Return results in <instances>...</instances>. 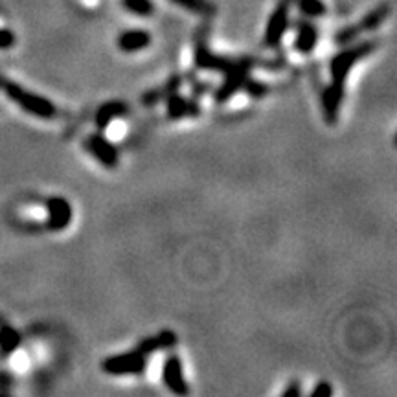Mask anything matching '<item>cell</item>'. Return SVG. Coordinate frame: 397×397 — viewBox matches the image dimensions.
Wrapping results in <instances>:
<instances>
[{
    "label": "cell",
    "mask_w": 397,
    "mask_h": 397,
    "mask_svg": "<svg viewBox=\"0 0 397 397\" xmlns=\"http://www.w3.org/2000/svg\"><path fill=\"white\" fill-rule=\"evenodd\" d=\"M10 92L13 98L19 99V104L26 108V111L37 114V116H41V118H50V116L56 114V107H54L48 99L33 96V94H24L22 90H19V87H10Z\"/></svg>",
    "instance_id": "cell-8"
},
{
    "label": "cell",
    "mask_w": 397,
    "mask_h": 397,
    "mask_svg": "<svg viewBox=\"0 0 397 397\" xmlns=\"http://www.w3.org/2000/svg\"><path fill=\"white\" fill-rule=\"evenodd\" d=\"M171 2L182 6L186 10L199 11V13H208L210 11V4H208L206 0H171Z\"/></svg>",
    "instance_id": "cell-15"
},
{
    "label": "cell",
    "mask_w": 397,
    "mask_h": 397,
    "mask_svg": "<svg viewBox=\"0 0 397 397\" xmlns=\"http://www.w3.org/2000/svg\"><path fill=\"white\" fill-rule=\"evenodd\" d=\"M287 28H289V2H282L276 6V10L273 11V15L267 22V30L264 35L265 47H278Z\"/></svg>",
    "instance_id": "cell-4"
},
{
    "label": "cell",
    "mask_w": 397,
    "mask_h": 397,
    "mask_svg": "<svg viewBox=\"0 0 397 397\" xmlns=\"http://www.w3.org/2000/svg\"><path fill=\"white\" fill-rule=\"evenodd\" d=\"M199 113V107H197L195 102H188V99L177 96V94H171L170 99H168V114H170L173 120H179L182 116H188V114H197Z\"/></svg>",
    "instance_id": "cell-12"
},
{
    "label": "cell",
    "mask_w": 397,
    "mask_h": 397,
    "mask_svg": "<svg viewBox=\"0 0 397 397\" xmlns=\"http://www.w3.org/2000/svg\"><path fill=\"white\" fill-rule=\"evenodd\" d=\"M388 15H390V6L388 4L379 6V8H375L373 11H370V13L357 24V26L344 28V31H342L341 35H337V41L342 42V44H348V42H351L357 35H361L364 31H371L375 30L377 26H381L382 22L387 21Z\"/></svg>",
    "instance_id": "cell-3"
},
{
    "label": "cell",
    "mask_w": 397,
    "mask_h": 397,
    "mask_svg": "<svg viewBox=\"0 0 397 397\" xmlns=\"http://www.w3.org/2000/svg\"><path fill=\"white\" fill-rule=\"evenodd\" d=\"M333 394V388L330 387V382H318L313 390H311V396L313 397H330Z\"/></svg>",
    "instance_id": "cell-16"
},
{
    "label": "cell",
    "mask_w": 397,
    "mask_h": 397,
    "mask_svg": "<svg viewBox=\"0 0 397 397\" xmlns=\"http://www.w3.org/2000/svg\"><path fill=\"white\" fill-rule=\"evenodd\" d=\"M151 35L144 30H127L124 33H120L118 37V47L122 52L133 54L140 52L144 48L149 47Z\"/></svg>",
    "instance_id": "cell-9"
},
{
    "label": "cell",
    "mask_w": 397,
    "mask_h": 397,
    "mask_svg": "<svg viewBox=\"0 0 397 397\" xmlns=\"http://www.w3.org/2000/svg\"><path fill=\"white\" fill-rule=\"evenodd\" d=\"M104 370L113 375H129V373H142L145 368V355L138 350L124 353V355L108 357L104 361Z\"/></svg>",
    "instance_id": "cell-2"
},
{
    "label": "cell",
    "mask_w": 397,
    "mask_h": 397,
    "mask_svg": "<svg viewBox=\"0 0 397 397\" xmlns=\"http://www.w3.org/2000/svg\"><path fill=\"white\" fill-rule=\"evenodd\" d=\"M298 8L307 17H322L325 13V4L322 0H298Z\"/></svg>",
    "instance_id": "cell-14"
},
{
    "label": "cell",
    "mask_w": 397,
    "mask_h": 397,
    "mask_svg": "<svg viewBox=\"0 0 397 397\" xmlns=\"http://www.w3.org/2000/svg\"><path fill=\"white\" fill-rule=\"evenodd\" d=\"M127 113V107L122 102H108L99 107L98 114H96V124L99 129H105L111 122L118 120L120 116H124Z\"/></svg>",
    "instance_id": "cell-11"
},
{
    "label": "cell",
    "mask_w": 397,
    "mask_h": 397,
    "mask_svg": "<svg viewBox=\"0 0 397 397\" xmlns=\"http://www.w3.org/2000/svg\"><path fill=\"white\" fill-rule=\"evenodd\" d=\"M162 377H164L165 387L170 388L173 394L186 396V394L190 392L188 382H186L184 370H182V362L179 357L173 355L164 362V368H162Z\"/></svg>",
    "instance_id": "cell-6"
},
{
    "label": "cell",
    "mask_w": 397,
    "mask_h": 397,
    "mask_svg": "<svg viewBox=\"0 0 397 397\" xmlns=\"http://www.w3.org/2000/svg\"><path fill=\"white\" fill-rule=\"evenodd\" d=\"M13 44V33L10 30H0V48H10Z\"/></svg>",
    "instance_id": "cell-18"
},
{
    "label": "cell",
    "mask_w": 397,
    "mask_h": 397,
    "mask_svg": "<svg viewBox=\"0 0 397 397\" xmlns=\"http://www.w3.org/2000/svg\"><path fill=\"white\" fill-rule=\"evenodd\" d=\"M247 90L252 94V96H264V94L267 92V87H265V85H261V83H258V81H248Z\"/></svg>",
    "instance_id": "cell-17"
},
{
    "label": "cell",
    "mask_w": 397,
    "mask_h": 397,
    "mask_svg": "<svg viewBox=\"0 0 397 397\" xmlns=\"http://www.w3.org/2000/svg\"><path fill=\"white\" fill-rule=\"evenodd\" d=\"M85 144H87V149L99 160V164H104L105 168H116L118 165V151L105 136L90 134Z\"/></svg>",
    "instance_id": "cell-7"
},
{
    "label": "cell",
    "mask_w": 397,
    "mask_h": 397,
    "mask_svg": "<svg viewBox=\"0 0 397 397\" xmlns=\"http://www.w3.org/2000/svg\"><path fill=\"white\" fill-rule=\"evenodd\" d=\"M284 396H285V397H289V396H300V388L296 387V384H293V387H291L289 390H285Z\"/></svg>",
    "instance_id": "cell-19"
},
{
    "label": "cell",
    "mask_w": 397,
    "mask_h": 397,
    "mask_svg": "<svg viewBox=\"0 0 397 397\" xmlns=\"http://www.w3.org/2000/svg\"><path fill=\"white\" fill-rule=\"evenodd\" d=\"M316 41H318V31L311 22H300L298 35L294 39V48L300 54H311L315 50Z\"/></svg>",
    "instance_id": "cell-10"
},
{
    "label": "cell",
    "mask_w": 397,
    "mask_h": 397,
    "mask_svg": "<svg viewBox=\"0 0 397 397\" xmlns=\"http://www.w3.org/2000/svg\"><path fill=\"white\" fill-rule=\"evenodd\" d=\"M375 47L377 41L361 42V44H355V47L346 48V50H342L341 54H337L333 57V61H331V78H333V83H331V87L322 96V108H324L327 122L333 124L337 120V114H339V108H341L342 94H344V81L351 68H353V65L359 59L373 52Z\"/></svg>",
    "instance_id": "cell-1"
},
{
    "label": "cell",
    "mask_w": 397,
    "mask_h": 397,
    "mask_svg": "<svg viewBox=\"0 0 397 397\" xmlns=\"http://www.w3.org/2000/svg\"><path fill=\"white\" fill-rule=\"evenodd\" d=\"M47 227L54 232H61L72 222V206L63 197H52L47 201Z\"/></svg>",
    "instance_id": "cell-5"
},
{
    "label": "cell",
    "mask_w": 397,
    "mask_h": 397,
    "mask_svg": "<svg viewBox=\"0 0 397 397\" xmlns=\"http://www.w3.org/2000/svg\"><path fill=\"white\" fill-rule=\"evenodd\" d=\"M124 8L138 17H151L155 11V6L151 0H124Z\"/></svg>",
    "instance_id": "cell-13"
}]
</instances>
